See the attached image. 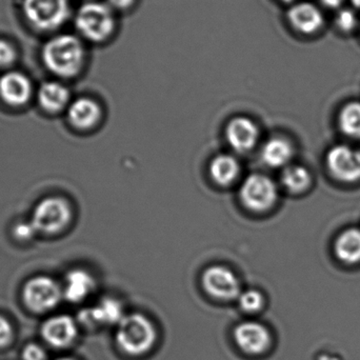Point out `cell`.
Instances as JSON below:
<instances>
[{"label":"cell","instance_id":"32","mask_svg":"<svg viewBox=\"0 0 360 360\" xmlns=\"http://www.w3.org/2000/svg\"><path fill=\"white\" fill-rule=\"evenodd\" d=\"M351 2H352L353 6L360 10V0H351Z\"/></svg>","mask_w":360,"mask_h":360},{"label":"cell","instance_id":"29","mask_svg":"<svg viewBox=\"0 0 360 360\" xmlns=\"http://www.w3.org/2000/svg\"><path fill=\"white\" fill-rule=\"evenodd\" d=\"M12 338V326L8 323V319L0 316V347H4L10 344Z\"/></svg>","mask_w":360,"mask_h":360},{"label":"cell","instance_id":"17","mask_svg":"<svg viewBox=\"0 0 360 360\" xmlns=\"http://www.w3.org/2000/svg\"><path fill=\"white\" fill-rule=\"evenodd\" d=\"M96 287L94 276L84 269H74L65 276L63 296L70 302H82L93 293Z\"/></svg>","mask_w":360,"mask_h":360},{"label":"cell","instance_id":"18","mask_svg":"<svg viewBox=\"0 0 360 360\" xmlns=\"http://www.w3.org/2000/svg\"><path fill=\"white\" fill-rule=\"evenodd\" d=\"M260 155L266 166L273 169H285L291 165L294 147L287 139L271 137L262 146Z\"/></svg>","mask_w":360,"mask_h":360},{"label":"cell","instance_id":"22","mask_svg":"<svg viewBox=\"0 0 360 360\" xmlns=\"http://www.w3.org/2000/svg\"><path fill=\"white\" fill-rule=\"evenodd\" d=\"M281 181L285 190L293 194H300L310 188L312 177L304 167L290 165L283 169Z\"/></svg>","mask_w":360,"mask_h":360},{"label":"cell","instance_id":"4","mask_svg":"<svg viewBox=\"0 0 360 360\" xmlns=\"http://www.w3.org/2000/svg\"><path fill=\"white\" fill-rule=\"evenodd\" d=\"M279 188L268 175L253 173L241 181L239 200L243 207L253 213L271 211L278 201Z\"/></svg>","mask_w":360,"mask_h":360},{"label":"cell","instance_id":"14","mask_svg":"<svg viewBox=\"0 0 360 360\" xmlns=\"http://www.w3.org/2000/svg\"><path fill=\"white\" fill-rule=\"evenodd\" d=\"M124 307L120 300L105 297L92 308L80 313V321L86 325H118L124 319Z\"/></svg>","mask_w":360,"mask_h":360},{"label":"cell","instance_id":"34","mask_svg":"<svg viewBox=\"0 0 360 360\" xmlns=\"http://www.w3.org/2000/svg\"><path fill=\"white\" fill-rule=\"evenodd\" d=\"M57 360H74V359H57Z\"/></svg>","mask_w":360,"mask_h":360},{"label":"cell","instance_id":"23","mask_svg":"<svg viewBox=\"0 0 360 360\" xmlns=\"http://www.w3.org/2000/svg\"><path fill=\"white\" fill-rule=\"evenodd\" d=\"M340 130L352 137L360 139V103L353 101L345 105L340 115Z\"/></svg>","mask_w":360,"mask_h":360},{"label":"cell","instance_id":"10","mask_svg":"<svg viewBox=\"0 0 360 360\" xmlns=\"http://www.w3.org/2000/svg\"><path fill=\"white\" fill-rule=\"evenodd\" d=\"M226 143L237 153H247L257 146L260 139L258 124L247 116H237L224 129Z\"/></svg>","mask_w":360,"mask_h":360},{"label":"cell","instance_id":"26","mask_svg":"<svg viewBox=\"0 0 360 360\" xmlns=\"http://www.w3.org/2000/svg\"><path fill=\"white\" fill-rule=\"evenodd\" d=\"M36 233H37V230H36L34 224H32L31 220L30 221L19 222L14 228L15 237L19 239V240H30V239L33 238Z\"/></svg>","mask_w":360,"mask_h":360},{"label":"cell","instance_id":"9","mask_svg":"<svg viewBox=\"0 0 360 360\" xmlns=\"http://www.w3.org/2000/svg\"><path fill=\"white\" fill-rule=\"evenodd\" d=\"M327 167L336 179L342 182L360 180V150L336 146L327 154Z\"/></svg>","mask_w":360,"mask_h":360},{"label":"cell","instance_id":"21","mask_svg":"<svg viewBox=\"0 0 360 360\" xmlns=\"http://www.w3.org/2000/svg\"><path fill=\"white\" fill-rule=\"evenodd\" d=\"M335 254L340 262L347 264L360 262V229L344 231L336 239Z\"/></svg>","mask_w":360,"mask_h":360},{"label":"cell","instance_id":"6","mask_svg":"<svg viewBox=\"0 0 360 360\" xmlns=\"http://www.w3.org/2000/svg\"><path fill=\"white\" fill-rule=\"evenodd\" d=\"M71 219V205L65 199L48 197L36 205L31 221L37 232L55 234L63 231Z\"/></svg>","mask_w":360,"mask_h":360},{"label":"cell","instance_id":"11","mask_svg":"<svg viewBox=\"0 0 360 360\" xmlns=\"http://www.w3.org/2000/svg\"><path fill=\"white\" fill-rule=\"evenodd\" d=\"M237 347L250 355H259L266 352L271 346L270 332L262 323L245 321L239 323L233 332Z\"/></svg>","mask_w":360,"mask_h":360},{"label":"cell","instance_id":"7","mask_svg":"<svg viewBox=\"0 0 360 360\" xmlns=\"http://www.w3.org/2000/svg\"><path fill=\"white\" fill-rule=\"evenodd\" d=\"M201 285L207 295L220 302H231L239 297L241 283L236 273L224 264H212L201 274Z\"/></svg>","mask_w":360,"mask_h":360},{"label":"cell","instance_id":"27","mask_svg":"<svg viewBox=\"0 0 360 360\" xmlns=\"http://www.w3.org/2000/svg\"><path fill=\"white\" fill-rule=\"evenodd\" d=\"M16 59V51L12 44L0 39V68L8 67Z\"/></svg>","mask_w":360,"mask_h":360},{"label":"cell","instance_id":"25","mask_svg":"<svg viewBox=\"0 0 360 360\" xmlns=\"http://www.w3.org/2000/svg\"><path fill=\"white\" fill-rule=\"evenodd\" d=\"M335 25L342 33H351L359 25V18L351 8H342L336 14Z\"/></svg>","mask_w":360,"mask_h":360},{"label":"cell","instance_id":"15","mask_svg":"<svg viewBox=\"0 0 360 360\" xmlns=\"http://www.w3.org/2000/svg\"><path fill=\"white\" fill-rule=\"evenodd\" d=\"M31 93V82L22 73L8 72L0 77V97L8 105L13 107L25 105Z\"/></svg>","mask_w":360,"mask_h":360},{"label":"cell","instance_id":"33","mask_svg":"<svg viewBox=\"0 0 360 360\" xmlns=\"http://www.w3.org/2000/svg\"><path fill=\"white\" fill-rule=\"evenodd\" d=\"M281 1L289 2V4H292V2H295L296 0H281Z\"/></svg>","mask_w":360,"mask_h":360},{"label":"cell","instance_id":"8","mask_svg":"<svg viewBox=\"0 0 360 360\" xmlns=\"http://www.w3.org/2000/svg\"><path fill=\"white\" fill-rule=\"evenodd\" d=\"M63 293L56 281L50 277L36 276L23 287V302L34 312H46L60 302Z\"/></svg>","mask_w":360,"mask_h":360},{"label":"cell","instance_id":"12","mask_svg":"<svg viewBox=\"0 0 360 360\" xmlns=\"http://www.w3.org/2000/svg\"><path fill=\"white\" fill-rule=\"evenodd\" d=\"M287 17L291 27L304 35H313L325 25L323 12L312 2H295L288 11Z\"/></svg>","mask_w":360,"mask_h":360},{"label":"cell","instance_id":"5","mask_svg":"<svg viewBox=\"0 0 360 360\" xmlns=\"http://www.w3.org/2000/svg\"><path fill=\"white\" fill-rule=\"evenodd\" d=\"M25 18L36 29L52 31L63 25L69 17L68 0H23Z\"/></svg>","mask_w":360,"mask_h":360},{"label":"cell","instance_id":"3","mask_svg":"<svg viewBox=\"0 0 360 360\" xmlns=\"http://www.w3.org/2000/svg\"><path fill=\"white\" fill-rule=\"evenodd\" d=\"M75 25L78 32L90 41H105L115 30L113 10L103 2H86L77 11Z\"/></svg>","mask_w":360,"mask_h":360},{"label":"cell","instance_id":"24","mask_svg":"<svg viewBox=\"0 0 360 360\" xmlns=\"http://www.w3.org/2000/svg\"><path fill=\"white\" fill-rule=\"evenodd\" d=\"M237 300H238V304L241 310L243 312L250 313V314L259 312L266 304L264 294L258 290L254 289L241 292Z\"/></svg>","mask_w":360,"mask_h":360},{"label":"cell","instance_id":"31","mask_svg":"<svg viewBox=\"0 0 360 360\" xmlns=\"http://www.w3.org/2000/svg\"><path fill=\"white\" fill-rule=\"evenodd\" d=\"M323 6L329 8H338L342 6L344 0H319Z\"/></svg>","mask_w":360,"mask_h":360},{"label":"cell","instance_id":"13","mask_svg":"<svg viewBox=\"0 0 360 360\" xmlns=\"http://www.w3.org/2000/svg\"><path fill=\"white\" fill-rule=\"evenodd\" d=\"M77 326L68 315H58L48 319L41 328V335L50 346L65 348L77 338Z\"/></svg>","mask_w":360,"mask_h":360},{"label":"cell","instance_id":"28","mask_svg":"<svg viewBox=\"0 0 360 360\" xmlns=\"http://www.w3.org/2000/svg\"><path fill=\"white\" fill-rule=\"evenodd\" d=\"M23 360H46V354L41 347L36 344H30L23 349Z\"/></svg>","mask_w":360,"mask_h":360},{"label":"cell","instance_id":"20","mask_svg":"<svg viewBox=\"0 0 360 360\" xmlns=\"http://www.w3.org/2000/svg\"><path fill=\"white\" fill-rule=\"evenodd\" d=\"M70 101V92L67 86L56 82H48L41 84L38 91V101L44 111L55 113L61 111Z\"/></svg>","mask_w":360,"mask_h":360},{"label":"cell","instance_id":"30","mask_svg":"<svg viewBox=\"0 0 360 360\" xmlns=\"http://www.w3.org/2000/svg\"><path fill=\"white\" fill-rule=\"evenodd\" d=\"M135 0H108V4L114 10L124 11L134 4Z\"/></svg>","mask_w":360,"mask_h":360},{"label":"cell","instance_id":"16","mask_svg":"<svg viewBox=\"0 0 360 360\" xmlns=\"http://www.w3.org/2000/svg\"><path fill=\"white\" fill-rule=\"evenodd\" d=\"M101 105L88 97L76 99L68 108V120L78 130L86 131L94 128L101 122Z\"/></svg>","mask_w":360,"mask_h":360},{"label":"cell","instance_id":"2","mask_svg":"<svg viewBox=\"0 0 360 360\" xmlns=\"http://www.w3.org/2000/svg\"><path fill=\"white\" fill-rule=\"evenodd\" d=\"M155 328L143 315H124L116 328L115 340L120 350L132 356H141L149 352L155 345Z\"/></svg>","mask_w":360,"mask_h":360},{"label":"cell","instance_id":"19","mask_svg":"<svg viewBox=\"0 0 360 360\" xmlns=\"http://www.w3.org/2000/svg\"><path fill=\"white\" fill-rule=\"evenodd\" d=\"M209 173L217 186H230L240 177L241 165L232 154H218L210 162Z\"/></svg>","mask_w":360,"mask_h":360},{"label":"cell","instance_id":"1","mask_svg":"<svg viewBox=\"0 0 360 360\" xmlns=\"http://www.w3.org/2000/svg\"><path fill=\"white\" fill-rule=\"evenodd\" d=\"M42 60L49 71L63 78H72L82 71L84 48L73 35H59L49 40L42 49Z\"/></svg>","mask_w":360,"mask_h":360}]
</instances>
